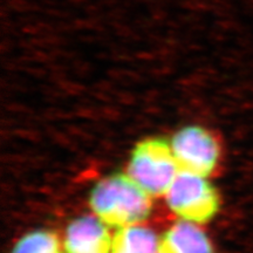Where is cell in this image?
I'll return each mask as SVG.
<instances>
[{
  "label": "cell",
  "instance_id": "obj_1",
  "mask_svg": "<svg viewBox=\"0 0 253 253\" xmlns=\"http://www.w3.org/2000/svg\"><path fill=\"white\" fill-rule=\"evenodd\" d=\"M89 204L106 225L126 227L145 220L151 210L150 196L126 173L102 179L91 191Z\"/></svg>",
  "mask_w": 253,
  "mask_h": 253
},
{
  "label": "cell",
  "instance_id": "obj_2",
  "mask_svg": "<svg viewBox=\"0 0 253 253\" xmlns=\"http://www.w3.org/2000/svg\"><path fill=\"white\" fill-rule=\"evenodd\" d=\"M178 172L171 145L161 138L140 142L128 167V175L150 197L167 195Z\"/></svg>",
  "mask_w": 253,
  "mask_h": 253
},
{
  "label": "cell",
  "instance_id": "obj_3",
  "mask_svg": "<svg viewBox=\"0 0 253 253\" xmlns=\"http://www.w3.org/2000/svg\"><path fill=\"white\" fill-rule=\"evenodd\" d=\"M166 196L173 212L195 224L207 223L219 208L217 192L205 177L181 170Z\"/></svg>",
  "mask_w": 253,
  "mask_h": 253
},
{
  "label": "cell",
  "instance_id": "obj_4",
  "mask_svg": "<svg viewBox=\"0 0 253 253\" xmlns=\"http://www.w3.org/2000/svg\"><path fill=\"white\" fill-rule=\"evenodd\" d=\"M171 150L181 171L207 177L219 157V145L203 126H188L173 135Z\"/></svg>",
  "mask_w": 253,
  "mask_h": 253
},
{
  "label": "cell",
  "instance_id": "obj_5",
  "mask_svg": "<svg viewBox=\"0 0 253 253\" xmlns=\"http://www.w3.org/2000/svg\"><path fill=\"white\" fill-rule=\"evenodd\" d=\"M66 253H110L112 238L99 218L81 217L66 231Z\"/></svg>",
  "mask_w": 253,
  "mask_h": 253
},
{
  "label": "cell",
  "instance_id": "obj_6",
  "mask_svg": "<svg viewBox=\"0 0 253 253\" xmlns=\"http://www.w3.org/2000/svg\"><path fill=\"white\" fill-rule=\"evenodd\" d=\"M162 253H213L208 236L195 223L178 221L161 239Z\"/></svg>",
  "mask_w": 253,
  "mask_h": 253
},
{
  "label": "cell",
  "instance_id": "obj_7",
  "mask_svg": "<svg viewBox=\"0 0 253 253\" xmlns=\"http://www.w3.org/2000/svg\"><path fill=\"white\" fill-rule=\"evenodd\" d=\"M161 239L147 227L130 225L119 229L112 239L110 253H158Z\"/></svg>",
  "mask_w": 253,
  "mask_h": 253
},
{
  "label": "cell",
  "instance_id": "obj_8",
  "mask_svg": "<svg viewBox=\"0 0 253 253\" xmlns=\"http://www.w3.org/2000/svg\"><path fill=\"white\" fill-rule=\"evenodd\" d=\"M12 253H61V250L54 233L34 231L19 239Z\"/></svg>",
  "mask_w": 253,
  "mask_h": 253
},
{
  "label": "cell",
  "instance_id": "obj_9",
  "mask_svg": "<svg viewBox=\"0 0 253 253\" xmlns=\"http://www.w3.org/2000/svg\"><path fill=\"white\" fill-rule=\"evenodd\" d=\"M158 253H162V252H161V251H160V252H158Z\"/></svg>",
  "mask_w": 253,
  "mask_h": 253
}]
</instances>
